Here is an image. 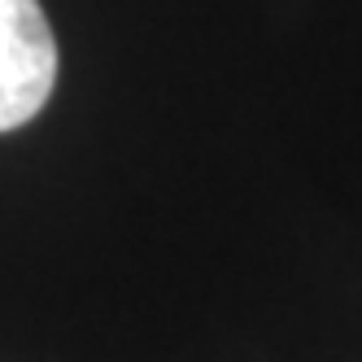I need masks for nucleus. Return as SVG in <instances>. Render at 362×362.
Wrapping results in <instances>:
<instances>
[{"label": "nucleus", "mask_w": 362, "mask_h": 362, "mask_svg": "<svg viewBox=\"0 0 362 362\" xmlns=\"http://www.w3.org/2000/svg\"><path fill=\"white\" fill-rule=\"evenodd\" d=\"M57 83V40L40 0H0V132L31 122Z\"/></svg>", "instance_id": "f257e3e1"}]
</instances>
